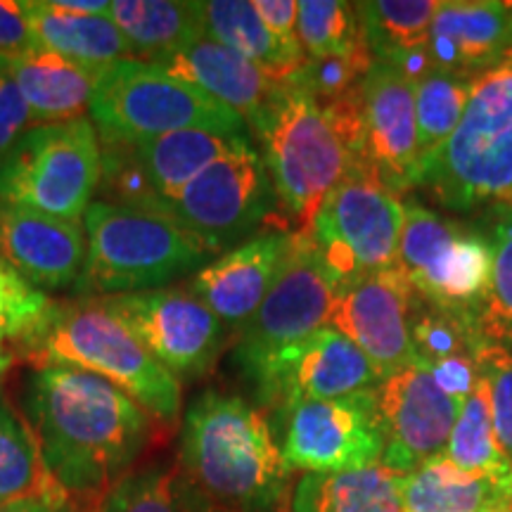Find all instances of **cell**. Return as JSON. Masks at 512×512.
<instances>
[{"label": "cell", "mask_w": 512, "mask_h": 512, "mask_svg": "<svg viewBox=\"0 0 512 512\" xmlns=\"http://www.w3.org/2000/svg\"><path fill=\"white\" fill-rule=\"evenodd\" d=\"M494 254V273L475 330L491 347L512 351V204L494 207L489 214V235H484Z\"/></svg>", "instance_id": "cell-33"}, {"label": "cell", "mask_w": 512, "mask_h": 512, "mask_svg": "<svg viewBox=\"0 0 512 512\" xmlns=\"http://www.w3.org/2000/svg\"><path fill=\"white\" fill-rule=\"evenodd\" d=\"M60 491L29 420L0 396V505Z\"/></svg>", "instance_id": "cell-31"}, {"label": "cell", "mask_w": 512, "mask_h": 512, "mask_svg": "<svg viewBox=\"0 0 512 512\" xmlns=\"http://www.w3.org/2000/svg\"><path fill=\"white\" fill-rule=\"evenodd\" d=\"M470 88L472 76L446 72V69L437 67L415 81V126H418L420 166L456 131L465 114Z\"/></svg>", "instance_id": "cell-32"}, {"label": "cell", "mask_w": 512, "mask_h": 512, "mask_svg": "<svg viewBox=\"0 0 512 512\" xmlns=\"http://www.w3.org/2000/svg\"><path fill=\"white\" fill-rule=\"evenodd\" d=\"M83 230L86 261L74 285L81 299L159 290L214 256L164 216L124 204L91 202Z\"/></svg>", "instance_id": "cell-4"}, {"label": "cell", "mask_w": 512, "mask_h": 512, "mask_svg": "<svg viewBox=\"0 0 512 512\" xmlns=\"http://www.w3.org/2000/svg\"><path fill=\"white\" fill-rule=\"evenodd\" d=\"M100 143H140L174 131L249 140L247 121L159 64L126 57L102 69L91 100Z\"/></svg>", "instance_id": "cell-6"}, {"label": "cell", "mask_w": 512, "mask_h": 512, "mask_svg": "<svg viewBox=\"0 0 512 512\" xmlns=\"http://www.w3.org/2000/svg\"><path fill=\"white\" fill-rule=\"evenodd\" d=\"M19 93L27 100L36 126L64 124L86 117L98 79L105 67H91L67 57L34 48L10 57Z\"/></svg>", "instance_id": "cell-24"}, {"label": "cell", "mask_w": 512, "mask_h": 512, "mask_svg": "<svg viewBox=\"0 0 512 512\" xmlns=\"http://www.w3.org/2000/svg\"><path fill=\"white\" fill-rule=\"evenodd\" d=\"M24 12L36 48L91 67H107L131 57V48L112 17L74 15L57 8L53 0H27Z\"/></svg>", "instance_id": "cell-28"}, {"label": "cell", "mask_w": 512, "mask_h": 512, "mask_svg": "<svg viewBox=\"0 0 512 512\" xmlns=\"http://www.w3.org/2000/svg\"><path fill=\"white\" fill-rule=\"evenodd\" d=\"M512 43L510 0H441L427 53L437 69L472 76L489 72Z\"/></svg>", "instance_id": "cell-22"}, {"label": "cell", "mask_w": 512, "mask_h": 512, "mask_svg": "<svg viewBox=\"0 0 512 512\" xmlns=\"http://www.w3.org/2000/svg\"><path fill=\"white\" fill-rule=\"evenodd\" d=\"M403 512H512V467L467 472L444 453L403 475Z\"/></svg>", "instance_id": "cell-25"}, {"label": "cell", "mask_w": 512, "mask_h": 512, "mask_svg": "<svg viewBox=\"0 0 512 512\" xmlns=\"http://www.w3.org/2000/svg\"><path fill=\"white\" fill-rule=\"evenodd\" d=\"M0 259L38 290L76 285L86 261L83 223L0 202Z\"/></svg>", "instance_id": "cell-21"}, {"label": "cell", "mask_w": 512, "mask_h": 512, "mask_svg": "<svg viewBox=\"0 0 512 512\" xmlns=\"http://www.w3.org/2000/svg\"><path fill=\"white\" fill-rule=\"evenodd\" d=\"M245 145L249 140L209 131H174L140 143H100V185L112 204L152 211Z\"/></svg>", "instance_id": "cell-15"}, {"label": "cell", "mask_w": 512, "mask_h": 512, "mask_svg": "<svg viewBox=\"0 0 512 512\" xmlns=\"http://www.w3.org/2000/svg\"><path fill=\"white\" fill-rule=\"evenodd\" d=\"M290 240L292 233L285 226L259 230L238 247L202 266L192 278L190 292L226 328L242 330L275 283Z\"/></svg>", "instance_id": "cell-20"}, {"label": "cell", "mask_w": 512, "mask_h": 512, "mask_svg": "<svg viewBox=\"0 0 512 512\" xmlns=\"http://www.w3.org/2000/svg\"><path fill=\"white\" fill-rule=\"evenodd\" d=\"M396 266L420 299L475 320L489 292L494 254L484 235L463 230L425 204L408 202Z\"/></svg>", "instance_id": "cell-11"}, {"label": "cell", "mask_w": 512, "mask_h": 512, "mask_svg": "<svg viewBox=\"0 0 512 512\" xmlns=\"http://www.w3.org/2000/svg\"><path fill=\"white\" fill-rule=\"evenodd\" d=\"M418 185L451 211L512 204V69L472 79L463 119L420 166Z\"/></svg>", "instance_id": "cell-5"}, {"label": "cell", "mask_w": 512, "mask_h": 512, "mask_svg": "<svg viewBox=\"0 0 512 512\" xmlns=\"http://www.w3.org/2000/svg\"><path fill=\"white\" fill-rule=\"evenodd\" d=\"M12 361H15V358H12L10 351H5V349H3V344H0V382H3L5 373H8V370H10Z\"/></svg>", "instance_id": "cell-46"}, {"label": "cell", "mask_w": 512, "mask_h": 512, "mask_svg": "<svg viewBox=\"0 0 512 512\" xmlns=\"http://www.w3.org/2000/svg\"><path fill=\"white\" fill-rule=\"evenodd\" d=\"M36 48L24 3L0 0V55L19 57Z\"/></svg>", "instance_id": "cell-43"}, {"label": "cell", "mask_w": 512, "mask_h": 512, "mask_svg": "<svg viewBox=\"0 0 512 512\" xmlns=\"http://www.w3.org/2000/svg\"><path fill=\"white\" fill-rule=\"evenodd\" d=\"M178 470L202 501L230 512H278L292 475L266 415L221 392L190 403Z\"/></svg>", "instance_id": "cell-2"}, {"label": "cell", "mask_w": 512, "mask_h": 512, "mask_svg": "<svg viewBox=\"0 0 512 512\" xmlns=\"http://www.w3.org/2000/svg\"><path fill=\"white\" fill-rule=\"evenodd\" d=\"M501 64H503V67H510L512 69V43L508 46V50H505V53H503Z\"/></svg>", "instance_id": "cell-48"}, {"label": "cell", "mask_w": 512, "mask_h": 512, "mask_svg": "<svg viewBox=\"0 0 512 512\" xmlns=\"http://www.w3.org/2000/svg\"><path fill=\"white\" fill-rule=\"evenodd\" d=\"M444 456L467 472H505L512 467V458L496 434L484 377L475 392L460 403Z\"/></svg>", "instance_id": "cell-34"}, {"label": "cell", "mask_w": 512, "mask_h": 512, "mask_svg": "<svg viewBox=\"0 0 512 512\" xmlns=\"http://www.w3.org/2000/svg\"><path fill=\"white\" fill-rule=\"evenodd\" d=\"M254 133L264 145L275 200L299 230H309L325 197L354 169L342 133L297 74L283 81Z\"/></svg>", "instance_id": "cell-7"}, {"label": "cell", "mask_w": 512, "mask_h": 512, "mask_svg": "<svg viewBox=\"0 0 512 512\" xmlns=\"http://www.w3.org/2000/svg\"><path fill=\"white\" fill-rule=\"evenodd\" d=\"M427 370L441 392L458 403H463L482 382L479 356H448L432 363Z\"/></svg>", "instance_id": "cell-42"}, {"label": "cell", "mask_w": 512, "mask_h": 512, "mask_svg": "<svg viewBox=\"0 0 512 512\" xmlns=\"http://www.w3.org/2000/svg\"><path fill=\"white\" fill-rule=\"evenodd\" d=\"M403 475L377 463L363 470L311 472L292 491V512H403Z\"/></svg>", "instance_id": "cell-29"}, {"label": "cell", "mask_w": 512, "mask_h": 512, "mask_svg": "<svg viewBox=\"0 0 512 512\" xmlns=\"http://www.w3.org/2000/svg\"><path fill=\"white\" fill-rule=\"evenodd\" d=\"M254 10L264 19L268 31L292 53L304 55L297 38V3L294 0H252Z\"/></svg>", "instance_id": "cell-44"}, {"label": "cell", "mask_w": 512, "mask_h": 512, "mask_svg": "<svg viewBox=\"0 0 512 512\" xmlns=\"http://www.w3.org/2000/svg\"><path fill=\"white\" fill-rule=\"evenodd\" d=\"M29 384V425L57 486L83 508L136 467L155 420L136 401L86 370L46 363Z\"/></svg>", "instance_id": "cell-1"}, {"label": "cell", "mask_w": 512, "mask_h": 512, "mask_svg": "<svg viewBox=\"0 0 512 512\" xmlns=\"http://www.w3.org/2000/svg\"><path fill=\"white\" fill-rule=\"evenodd\" d=\"M95 512H197L195 491L178 465L133 467L102 496Z\"/></svg>", "instance_id": "cell-35"}, {"label": "cell", "mask_w": 512, "mask_h": 512, "mask_svg": "<svg viewBox=\"0 0 512 512\" xmlns=\"http://www.w3.org/2000/svg\"><path fill=\"white\" fill-rule=\"evenodd\" d=\"M190 489H192V486H190ZM195 510H197V512H230V510L214 508V505H209L207 501H202V498L197 496V494H195Z\"/></svg>", "instance_id": "cell-47"}, {"label": "cell", "mask_w": 512, "mask_h": 512, "mask_svg": "<svg viewBox=\"0 0 512 512\" xmlns=\"http://www.w3.org/2000/svg\"><path fill=\"white\" fill-rule=\"evenodd\" d=\"M415 83L392 62L373 60L363 81L366 166L394 195L418 188Z\"/></svg>", "instance_id": "cell-19"}, {"label": "cell", "mask_w": 512, "mask_h": 512, "mask_svg": "<svg viewBox=\"0 0 512 512\" xmlns=\"http://www.w3.org/2000/svg\"><path fill=\"white\" fill-rule=\"evenodd\" d=\"M479 368L489 389L496 434L512 458V351L484 344L479 351Z\"/></svg>", "instance_id": "cell-40"}, {"label": "cell", "mask_w": 512, "mask_h": 512, "mask_svg": "<svg viewBox=\"0 0 512 512\" xmlns=\"http://www.w3.org/2000/svg\"><path fill=\"white\" fill-rule=\"evenodd\" d=\"M100 171V138L91 119L34 126L0 159V202L83 223Z\"/></svg>", "instance_id": "cell-8"}, {"label": "cell", "mask_w": 512, "mask_h": 512, "mask_svg": "<svg viewBox=\"0 0 512 512\" xmlns=\"http://www.w3.org/2000/svg\"><path fill=\"white\" fill-rule=\"evenodd\" d=\"M112 19L131 57L162 62L204 36V3L185 0H114Z\"/></svg>", "instance_id": "cell-27"}, {"label": "cell", "mask_w": 512, "mask_h": 512, "mask_svg": "<svg viewBox=\"0 0 512 512\" xmlns=\"http://www.w3.org/2000/svg\"><path fill=\"white\" fill-rule=\"evenodd\" d=\"M27 100L19 93L10 69V57L0 55V159L10 152L24 133L34 128Z\"/></svg>", "instance_id": "cell-41"}, {"label": "cell", "mask_w": 512, "mask_h": 512, "mask_svg": "<svg viewBox=\"0 0 512 512\" xmlns=\"http://www.w3.org/2000/svg\"><path fill=\"white\" fill-rule=\"evenodd\" d=\"M22 349L36 368L60 363L102 377L159 425H174L181 415V380L152 358L98 299L53 304Z\"/></svg>", "instance_id": "cell-3"}, {"label": "cell", "mask_w": 512, "mask_h": 512, "mask_svg": "<svg viewBox=\"0 0 512 512\" xmlns=\"http://www.w3.org/2000/svg\"><path fill=\"white\" fill-rule=\"evenodd\" d=\"M0 512H95L91 508H83L74 501L72 496L64 491H53V494L22 498V501H12L0 505Z\"/></svg>", "instance_id": "cell-45"}, {"label": "cell", "mask_w": 512, "mask_h": 512, "mask_svg": "<svg viewBox=\"0 0 512 512\" xmlns=\"http://www.w3.org/2000/svg\"><path fill=\"white\" fill-rule=\"evenodd\" d=\"M256 399L275 413L302 401L342 399L382 384L366 354L330 325L275 356L252 380Z\"/></svg>", "instance_id": "cell-16"}, {"label": "cell", "mask_w": 512, "mask_h": 512, "mask_svg": "<svg viewBox=\"0 0 512 512\" xmlns=\"http://www.w3.org/2000/svg\"><path fill=\"white\" fill-rule=\"evenodd\" d=\"M377 403L387 437L382 465L389 470L411 475L446 451L460 403L441 392L427 366L415 363L382 380Z\"/></svg>", "instance_id": "cell-18"}, {"label": "cell", "mask_w": 512, "mask_h": 512, "mask_svg": "<svg viewBox=\"0 0 512 512\" xmlns=\"http://www.w3.org/2000/svg\"><path fill=\"white\" fill-rule=\"evenodd\" d=\"M98 302L181 382L207 375L226 342V325L190 287H159Z\"/></svg>", "instance_id": "cell-14"}, {"label": "cell", "mask_w": 512, "mask_h": 512, "mask_svg": "<svg viewBox=\"0 0 512 512\" xmlns=\"http://www.w3.org/2000/svg\"><path fill=\"white\" fill-rule=\"evenodd\" d=\"M413 294L399 266L335 290L328 325L366 354L382 380L420 363L408 335Z\"/></svg>", "instance_id": "cell-17"}, {"label": "cell", "mask_w": 512, "mask_h": 512, "mask_svg": "<svg viewBox=\"0 0 512 512\" xmlns=\"http://www.w3.org/2000/svg\"><path fill=\"white\" fill-rule=\"evenodd\" d=\"M403 202L373 171L351 169L325 197L306 233L318 249L330 283H354L387 271L399 259Z\"/></svg>", "instance_id": "cell-9"}, {"label": "cell", "mask_w": 512, "mask_h": 512, "mask_svg": "<svg viewBox=\"0 0 512 512\" xmlns=\"http://www.w3.org/2000/svg\"><path fill=\"white\" fill-rule=\"evenodd\" d=\"M408 335L415 356L427 368L448 356H479L484 347L470 318L439 309L418 294H413L408 313Z\"/></svg>", "instance_id": "cell-37"}, {"label": "cell", "mask_w": 512, "mask_h": 512, "mask_svg": "<svg viewBox=\"0 0 512 512\" xmlns=\"http://www.w3.org/2000/svg\"><path fill=\"white\" fill-rule=\"evenodd\" d=\"M439 3L441 0L354 3L373 60L392 62L413 83L434 69L427 41Z\"/></svg>", "instance_id": "cell-26"}, {"label": "cell", "mask_w": 512, "mask_h": 512, "mask_svg": "<svg viewBox=\"0 0 512 512\" xmlns=\"http://www.w3.org/2000/svg\"><path fill=\"white\" fill-rule=\"evenodd\" d=\"M204 36L247 57L273 81L292 79L306 62V55L287 50L268 31L264 19L254 10L252 0H209L204 3Z\"/></svg>", "instance_id": "cell-30"}, {"label": "cell", "mask_w": 512, "mask_h": 512, "mask_svg": "<svg viewBox=\"0 0 512 512\" xmlns=\"http://www.w3.org/2000/svg\"><path fill=\"white\" fill-rule=\"evenodd\" d=\"M50 306L46 294L0 259V344L5 339L27 342L46 320Z\"/></svg>", "instance_id": "cell-38"}, {"label": "cell", "mask_w": 512, "mask_h": 512, "mask_svg": "<svg viewBox=\"0 0 512 512\" xmlns=\"http://www.w3.org/2000/svg\"><path fill=\"white\" fill-rule=\"evenodd\" d=\"M332 299L335 285L325 273L311 235L297 230L266 299L240 330L235 361L242 375L252 382L275 356L325 328Z\"/></svg>", "instance_id": "cell-12"}, {"label": "cell", "mask_w": 512, "mask_h": 512, "mask_svg": "<svg viewBox=\"0 0 512 512\" xmlns=\"http://www.w3.org/2000/svg\"><path fill=\"white\" fill-rule=\"evenodd\" d=\"M280 451L290 470L347 472L382 463L387 437L377 389L342 399L302 401L278 413Z\"/></svg>", "instance_id": "cell-13"}, {"label": "cell", "mask_w": 512, "mask_h": 512, "mask_svg": "<svg viewBox=\"0 0 512 512\" xmlns=\"http://www.w3.org/2000/svg\"><path fill=\"white\" fill-rule=\"evenodd\" d=\"M297 38L309 60L347 57L368 50L356 5L342 0L297 3Z\"/></svg>", "instance_id": "cell-36"}, {"label": "cell", "mask_w": 512, "mask_h": 512, "mask_svg": "<svg viewBox=\"0 0 512 512\" xmlns=\"http://www.w3.org/2000/svg\"><path fill=\"white\" fill-rule=\"evenodd\" d=\"M264 157L252 145L221 157L152 214L164 216L214 256L264 230L275 207Z\"/></svg>", "instance_id": "cell-10"}, {"label": "cell", "mask_w": 512, "mask_h": 512, "mask_svg": "<svg viewBox=\"0 0 512 512\" xmlns=\"http://www.w3.org/2000/svg\"><path fill=\"white\" fill-rule=\"evenodd\" d=\"M152 64H159L169 74L192 83L233 112H238L252 131L264 121L275 95L283 86V81H273L247 57L233 53L230 48L219 46L209 38H202L195 46Z\"/></svg>", "instance_id": "cell-23"}, {"label": "cell", "mask_w": 512, "mask_h": 512, "mask_svg": "<svg viewBox=\"0 0 512 512\" xmlns=\"http://www.w3.org/2000/svg\"><path fill=\"white\" fill-rule=\"evenodd\" d=\"M370 64H373L370 50L347 57H323V60L306 57L297 79L316 100H330L361 86L370 72Z\"/></svg>", "instance_id": "cell-39"}]
</instances>
